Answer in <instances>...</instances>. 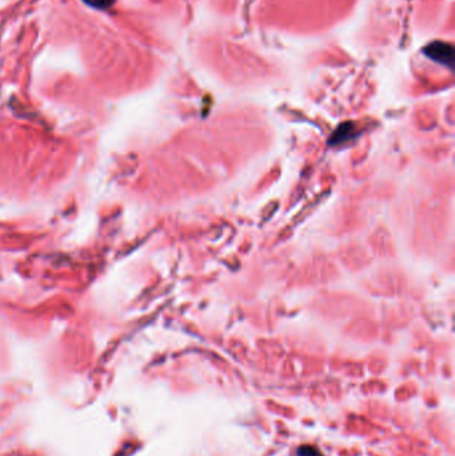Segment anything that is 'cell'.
<instances>
[{"label":"cell","instance_id":"6da1fadb","mask_svg":"<svg viewBox=\"0 0 455 456\" xmlns=\"http://www.w3.org/2000/svg\"><path fill=\"white\" fill-rule=\"evenodd\" d=\"M426 53L429 55L430 58L446 63V64L451 63V60H453V48H451V45L446 44V43H434L430 47H427Z\"/></svg>","mask_w":455,"mask_h":456},{"label":"cell","instance_id":"7a4b0ae2","mask_svg":"<svg viewBox=\"0 0 455 456\" xmlns=\"http://www.w3.org/2000/svg\"><path fill=\"white\" fill-rule=\"evenodd\" d=\"M296 455L298 456H323L322 452L319 451L318 448L313 447V446H301V447L296 450Z\"/></svg>","mask_w":455,"mask_h":456},{"label":"cell","instance_id":"3957f363","mask_svg":"<svg viewBox=\"0 0 455 456\" xmlns=\"http://www.w3.org/2000/svg\"><path fill=\"white\" fill-rule=\"evenodd\" d=\"M86 1L93 7H99V8H103V7H107L110 4V0H86Z\"/></svg>","mask_w":455,"mask_h":456}]
</instances>
